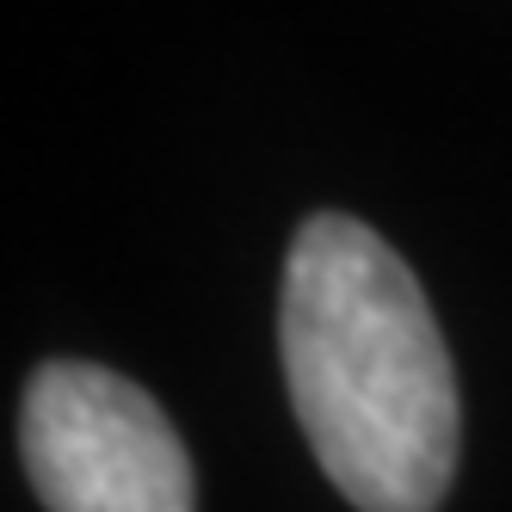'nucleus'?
I'll return each mask as SVG.
<instances>
[{
	"label": "nucleus",
	"instance_id": "1",
	"mask_svg": "<svg viewBox=\"0 0 512 512\" xmlns=\"http://www.w3.org/2000/svg\"><path fill=\"white\" fill-rule=\"evenodd\" d=\"M278 346L315 463L358 512H438L457 475V377L420 278L358 216L290 241Z\"/></svg>",
	"mask_w": 512,
	"mask_h": 512
},
{
	"label": "nucleus",
	"instance_id": "2",
	"mask_svg": "<svg viewBox=\"0 0 512 512\" xmlns=\"http://www.w3.org/2000/svg\"><path fill=\"white\" fill-rule=\"evenodd\" d=\"M25 475L50 512H192V463L167 414L105 364H38L19 408Z\"/></svg>",
	"mask_w": 512,
	"mask_h": 512
}]
</instances>
